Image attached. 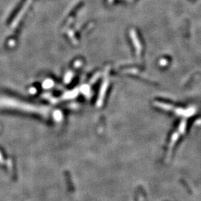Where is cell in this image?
I'll return each mask as SVG.
<instances>
[{
	"label": "cell",
	"instance_id": "cell-1",
	"mask_svg": "<svg viewBox=\"0 0 201 201\" xmlns=\"http://www.w3.org/2000/svg\"><path fill=\"white\" fill-rule=\"evenodd\" d=\"M132 37H133V39H134V42H135V46L136 48L137 49L138 51H140L141 50V46H140V44H139V41H138V39H136V37L135 33H134V31H133V33H132Z\"/></svg>",
	"mask_w": 201,
	"mask_h": 201
}]
</instances>
